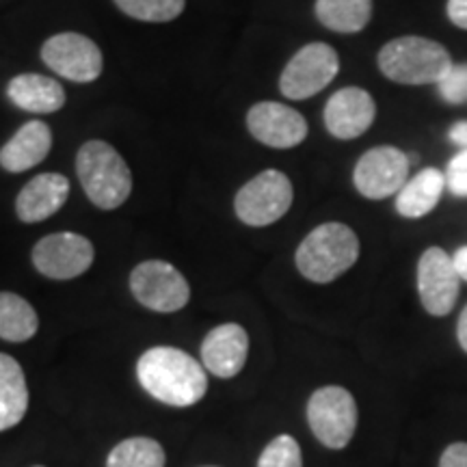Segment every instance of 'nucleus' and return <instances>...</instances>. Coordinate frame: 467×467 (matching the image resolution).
<instances>
[{
  "instance_id": "19",
  "label": "nucleus",
  "mask_w": 467,
  "mask_h": 467,
  "mask_svg": "<svg viewBox=\"0 0 467 467\" xmlns=\"http://www.w3.org/2000/svg\"><path fill=\"white\" fill-rule=\"evenodd\" d=\"M9 100L28 113H57L66 104V91L42 74H20L7 87Z\"/></svg>"
},
{
  "instance_id": "1",
  "label": "nucleus",
  "mask_w": 467,
  "mask_h": 467,
  "mask_svg": "<svg viewBox=\"0 0 467 467\" xmlns=\"http://www.w3.org/2000/svg\"><path fill=\"white\" fill-rule=\"evenodd\" d=\"M137 377L145 392L169 407L197 405L208 392L203 366L173 347L145 350L137 364Z\"/></svg>"
},
{
  "instance_id": "32",
  "label": "nucleus",
  "mask_w": 467,
  "mask_h": 467,
  "mask_svg": "<svg viewBox=\"0 0 467 467\" xmlns=\"http://www.w3.org/2000/svg\"><path fill=\"white\" fill-rule=\"evenodd\" d=\"M457 337H459V344L461 348L467 353V306L463 307V312H461L459 317V325H457Z\"/></svg>"
},
{
  "instance_id": "22",
  "label": "nucleus",
  "mask_w": 467,
  "mask_h": 467,
  "mask_svg": "<svg viewBox=\"0 0 467 467\" xmlns=\"http://www.w3.org/2000/svg\"><path fill=\"white\" fill-rule=\"evenodd\" d=\"M39 318L31 303L16 292H0V337L26 342L37 334Z\"/></svg>"
},
{
  "instance_id": "2",
  "label": "nucleus",
  "mask_w": 467,
  "mask_h": 467,
  "mask_svg": "<svg viewBox=\"0 0 467 467\" xmlns=\"http://www.w3.org/2000/svg\"><path fill=\"white\" fill-rule=\"evenodd\" d=\"M379 69L388 80L399 85H440L454 66L451 52L435 39L405 35L379 50Z\"/></svg>"
},
{
  "instance_id": "6",
  "label": "nucleus",
  "mask_w": 467,
  "mask_h": 467,
  "mask_svg": "<svg viewBox=\"0 0 467 467\" xmlns=\"http://www.w3.org/2000/svg\"><path fill=\"white\" fill-rule=\"evenodd\" d=\"M292 200L295 191L288 175L277 169H266L236 192L234 210L244 225L265 227L282 219L290 210Z\"/></svg>"
},
{
  "instance_id": "10",
  "label": "nucleus",
  "mask_w": 467,
  "mask_h": 467,
  "mask_svg": "<svg viewBox=\"0 0 467 467\" xmlns=\"http://www.w3.org/2000/svg\"><path fill=\"white\" fill-rule=\"evenodd\" d=\"M461 277L452 255L441 247H429L418 262L420 301L431 317H448L457 306Z\"/></svg>"
},
{
  "instance_id": "25",
  "label": "nucleus",
  "mask_w": 467,
  "mask_h": 467,
  "mask_svg": "<svg viewBox=\"0 0 467 467\" xmlns=\"http://www.w3.org/2000/svg\"><path fill=\"white\" fill-rule=\"evenodd\" d=\"M258 467H303V454L299 441L292 435H277L262 451Z\"/></svg>"
},
{
  "instance_id": "15",
  "label": "nucleus",
  "mask_w": 467,
  "mask_h": 467,
  "mask_svg": "<svg viewBox=\"0 0 467 467\" xmlns=\"http://www.w3.org/2000/svg\"><path fill=\"white\" fill-rule=\"evenodd\" d=\"M249 355V336L241 325L214 327L202 342V364L210 375L232 379L243 370Z\"/></svg>"
},
{
  "instance_id": "16",
  "label": "nucleus",
  "mask_w": 467,
  "mask_h": 467,
  "mask_svg": "<svg viewBox=\"0 0 467 467\" xmlns=\"http://www.w3.org/2000/svg\"><path fill=\"white\" fill-rule=\"evenodd\" d=\"M69 182L61 173H39L20 191L16 213L25 223H39L52 217L67 202Z\"/></svg>"
},
{
  "instance_id": "11",
  "label": "nucleus",
  "mask_w": 467,
  "mask_h": 467,
  "mask_svg": "<svg viewBox=\"0 0 467 467\" xmlns=\"http://www.w3.org/2000/svg\"><path fill=\"white\" fill-rule=\"evenodd\" d=\"M93 254L91 241L80 234H50L33 247V265L42 275L66 282L89 271Z\"/></svg>"
},
{
  "instance_id": "18",
  "label": "nucleus",
  "mask_w": 467,
  "mask_h": 467,
  "mask_svg": "<svg viewBox=\"0 0 467 467\" xmlns=\"http://www.w3.org/2000/svg\"><path fill=\"white\" fill-rule=\"evenodd\" d=\"M446 189V175L440 169L426 167L407 180L396 195V213L405 219H422L437 208Z\"/></svg>"
},
{
  "instance_id": "14",
  "label": "nucleus",
  "mask_w": 467,
  "mask_h": 467,
  "mask_svg": "<svg viewBox=\"0 0 467 467\" xmlns=\"http://www.w3.org/2000/svg\"><path fill=\"white\" fill-rule=\"evenodd\" d=\"M375 98L361 87H344L329 98L325 107V126L336 139L348 141L368 132L375 124Z\"/></svg>"
},
{
  "instance_id": "12",
  "label": "nucleus",
  "mask_w": 467,
  "mask_h": 467,
  "mask_svg": "<svg viewBox=\"0 0 467 467\" xmlns=\"http://www.w3.org/2000/svg\"><path fill=\"white\" fill-rule=\"evenodd\" d=\"M42 58L52 72L72 80L91 83L102 74V52L80 33H58L42 46Z\"/></svg>"
},
{
  "instance_id": "7",
  "label": "nucleus",
  "mask_w": 467,
  "mask_h": 467,
  "mask_svg": "<svg viewBox=\"0 0 467 467\" xmlns=\"http://www.w3.org/2000/svg\"><path fill=\"white\" fill-rule=\"evenodd\" d=\"M337 72H340V57L329 44H307L284 67L279 76V91L290 100H307L327 89Z\"/></svg>"
},
{
  "instance_id": "33",
  "label": "nucleus",
  "mask_w": 467,
  "mask_h": 467,
  "mask_svg": "<svg viewBox=\"0 0 467 467\" xmlns=\"http://www.w3.org/2000/svg\"><path fill=\"white\" fill-rule=\"evenodd\" d=\"M35 467H42V465H35Z\"/></svg>"
},
{
  "instance_id": "5",
  "label": "nucleus",
  "mask_w": 467,
  "mask_h": 467,
  "mask_svg": "<svg viewBox=\"0 0 467 467\" xmlns=\"http://www.w3.org/2000/svg\"><path fill=\"white\" fill-rule=\"evenodd\" d=\"M358 402L348 389L327 385L309 396L307 422L317 440L331 451H342L358 431Z\"/></svg>"
},
{
  "instance_id": "3",
  "label": "nucleus",
  "mask_w": 467,
  "mask_h": 467,
  "mask_svg": "<svg viewBox=\"0 0 467 467\" xmlns=\"http://www.w3.org/2000/svg\"><path fill=\"white\" fill-rule=\"evenodd\" d=\"M359 258V238L348 225H318L303 238L295 262L299 273L314 284H329L348 271Z\"/></svg>"
},
{
  "instance_id": "20",
  "label": "nucleus",
  "mask_w": 467,
  "mask_h": 467,
  "mask_svg": "<svg viewBox=\"0 0 467 467\" xmlns=\"http://www.w3.org/2000/svg\"><path fill=\"white\" fill-rule=\"evenodd\" d=\"M28 409L25 370L11 355L0 353V433L22 422Z\"/></svg>"
},
{
  "instance_id": "26",
  "label": "nucleus",
  "mask_w": 467,
  "mask_h": 467,
  "mask_svg": "<svg viewBox=\"0 0 467 467\" xmlns=\"http://www.w3.org/2000/svg\"><path fill=\"white\" fill-rule=\"evenodd\" d=\"M437 91H440V98L443 102L459 104L467 102V63H454L443 78L437 85Z\"/></svg>"
},
{
  "instance_id": "27",
  "label": "nucleus",
  "mask_w": 467,
  "mask_h": 467,
  "mask_svg": "<svg viewBox=\"0 0 467 467\" xmlns=\"http://www.w3.org/2000/svg\"><path fill=\"white\" fill-rule=\"evenodd\" d=\"M443 175H446V186L452 195L467 197V151H459V154L448 162Z\"/></svg>"
},
{
  "instance_id": "17",
  "label": "nucleus",
  "mask_w": 467,
  "mask_h": 467,
  "mask_svg": "<svg viewBox=\"0 0 467 467\" xmlns=\"http://www.w3.org/2000/svg\"><path fill=\"white\" fill-rule=\"evenodd\" d=\"M52 148V132L44 121L33 119L14 134L0 150V167L11 173H22L46 161Z\"/></svg>"
},
{
  "instance_id": "8",
  "label": "nucleus",
  "mask_w": 467,
  "mask_h": 467,
  "mask_svg": "<svg viewBox=\"0 0 467 467\" xmlns=\"http://www.w3.org/2000/svg\"><path fill=\"white\" fill-rule=\"evenodd\" d=\"M130 290L134 299L143 307L161 314L182 309L191 299V288L182 273L162 260L141 262L130 275Z\"/></svg>"
},
{
  "instance_id": "28",
  "label": "nucleus",
  "mask_w": 467,
  "mask_h": 467,
  "mask_svg": "<svg viewBox=\"0 0 467 467\" xmlns=\"http://www.w3.org/2000/svg\"><path fill=\"white\" fill-rule=\"evenodd\" d=\"M440 467H467V443L459 441L441 452Z\"/></svg>"
},
{
  "instance_id": "31",
  "label": "nucleus",
  "mask_w": 467,
  "mask_h": 467,
  "mask_svg": "<svg viewBox=\"0 0 467 467\" xmlns=\"http://www.w3.org/2000/svg\"><path fill=\"white\" fill-rule=\"evenodd\" d=\"M452 262H454V268H457L459 277L467 282V244H463V247H459L457 251H454Z\"/></svg>"
},
{
  "instance_id": "9",
  "label": "nucleus",
  "mask_w": 467,
  "mask_h": 467,
  "mask_svg": "<svg viewBox=\"0 0 467 467\" xmlns=\"http://www.w3.org/2000/svg\"><path fill=\"white\" fill-rule=\"evenodd\" d=\"M409 165H411V156L392 145L368 150L355 165V189L372 202L399 195L402 186L407 184Z\"/></svg>"
},
{
  "instance_id": "4",
  "label": "nucleus",
  "mask_w": 467,
  "mask_h": 467,
  "mask_svg": "<svg viewBox=\"0 0 467 467\" xmlns=\"http://www.w3.org/2000/svg\"><path fill=\"white\" fill-rule=\"evenodd\" d=\"M76 171L93 206L115 210L132 192V173L113 145L87 141L76 154Z\"/></svg>"
},
{
  "instance_id": "30",
  "label": "nucleus",
  "mask_w": 467,
  "mask_h": 467,
  "mask_svg": "<svg viewBox=\"0 0 467 467\" xmlns=\"http://www.w3.org/2000/svg\"><path fill=\"white\" fill-rule=\"evenodd\" d=\"M448 139H451L457 148L467 151V121H454V124L448 128Z\"/></svg>"
},
{
  "instance_id": "13",
  "label": "nucleus",
  "mask_w": 467,
  "mask_h": 467,
  "mask_svg": "<svg viewBox=\"0 0 467 467\" xmlns=\"http://www.w3.org/2000/svg\"><path fill=\"white\" fill-rule=\"evenodd\" d=\"M247 128L254 139L275 150L296 148L307 137L306 117L282 102H258L251 107Z\"/></svg>"
},
{
  "instance_id": "24",
  "label": "nucleus",
  "mask_w": 467,
  "mask_h": 467,
  "mask_svg": "<svg viewBox=\"0 0 467 467\" xmlns=\"http://www.w3.org/2000/svg\"><path fill=\"white\" fill-rule=\"evenodd\" d=\"M126 16L141 22H171L184 11L186 0H115Z\"/></svg>"
},
{
  "instance_id": "29",
  "label": "nucleus",
  "mask_w": 467,
  "mask_h": 467,
  "mask_svg": "<svg viewBox=\"0 0 467 467\" xmlns=\"http://www.w3.org/2000/svg\"><path fill=\"white\" fill-rule=\"evenodd\" d=\"M446 14L454 26L467 31V0H448Z\"/></svg>"
},
{
  "instance_id": "23",
  "label": "nucleus",
  "mask_w": 467,
  "mask_h": 467,
  "mask_svg": "<svg viewBox=\"0 0 467 467\" xmlns=\"http://www.w3.org/2000/svg\"><path fill=\"white\" fill-rule=\"evenodd\" d=\"M162 446L151 437H130L109 452L107 467H165Z\"/></svg>"
},
{
  "instance_id": "21",
  "label": "nucleus",
  "mask_w": 467,
  "mask_h": 467,
  "mask_svg": "<svg viewBox=\"0 0 467 467\" xmlns=\"http://www.w3.org/2000/svg\"><path fill=\"white\" fill-rule=\"evenodd\" d=\"M314 11L329 31L359 33L372 17V0H317Z\"/></svg>"
}]
</instances>
